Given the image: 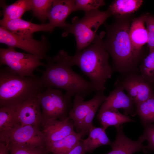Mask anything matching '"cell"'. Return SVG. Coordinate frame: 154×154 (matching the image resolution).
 <instances>
[{
    "label": "cell",
    "instance_id": "21",
    "mask_svg": "<svg viewBox=\"0 0 154 154\" xmlns=\"http://www.w3.org/2000/svg\"><path fill=\"white\" fill-rule=\"evenodd\" d=\"M97 117L102 127L105 130L110 126L116 127L127 122L135 121L127 116L121 114L117 109L99 111Z\"/></svg>",
    "mask_w": 154,
    "mask_h": 154
},
{
    "label": "cell",
    "instance_id": "15",
    "mask_svg": "<svg viewBox=\"0 0 154 154\" xmlns=\"http://www.w3.org/2000/svg\"><path fill=\"white\" fill-rule=\"evenodd\" d=\"M115 127L117 131L116 140L111 146L112 150L106 154H133L144 151L147 147L143 144L145 140L142 135L137 141H134L125 135L122 125Z\"/></svg>",
    "mask_w": 154,
    "mask_h": 154
},
{
    "label": "cell",
    "instance_id": "14",
    "mask_svg": "<svg viewBox=\"0 0 154 154\" xmlns=\"http://www.w3.org/2000/svg\"><path fill=\"white\" fill-rule=\"evenodd\" d=\"M73 121L69 117L63 120L50 119L44 121L40 130L45 135L46 144L56 141L75 132Z\"/></svg>",
    "mask_w": 154,
    "mask_h": 154
},
{
    "label": "cell",
    "instance_id": "28",
    "mask_svg": "<svg viewBox=\"0 0 154 154\" xmlns=\"http://www.w3.org/2000/svg\"><path fill=\"white\" fill-rule=\"evenodd\" d=\"M53 0H32L31 9L33 15L43 24L48 19V15Z\"/></svg>",
    "mask_w": 154,
    "mask_h": 154
},
{
    "label": "cell",
    "instance_id": "22",
    "mask_svg": "<svg viewBox=\"0 0 154 154\" xmlns=\"http://www.w3.org/2000/svg\"><path fill=\"white\" fill-rule=\"evenodd\" d=\"M32 0H19L10 5L3 3V19L11 20L21 18L23 14L31 10Z\"/></svg>",
    "mask_w": 154,
    "mask_h": 154
},
{
    "label": "cell",
    "instance_id": "7",
    "mask_svg": "<svg viewBox=\"0 0 154 154\" xmlns=\"http://www.w3.org/2000/svg\"><path fill=\"white\" fill-rule=\"evenodd\" d=\"M0 65H5L19 75L34 77V71L40 66L45 67L36 55L16 51L14 48L8 47L0 48Z\"/></svg>",
    "mask_w": 154,
    "mask_h": 154
},
{
    "label": "cell",
    "instance_id": "8",
    "mask_svg": "<svg viewBox=\"0 0 154 154\" xmlns=\"http://www.w3.org/2000/svg\"><path fill=\"white\" fill-rule=\"evenodd\" d=\"M0 42L9 47L18 48L27 53L37 56L40 59H45L50 45L44 36H42L40 40L34 39L33 36H24L16 34L0 27Z\"/></svg>",
    "mask_w": 154,
    "mask_h": 154
},
{
    "label": "cell",
    "instance_id": "29",
    "mask_svg": "<svg viewBox=\"0 0 154 154\" xmlns=\"http://www.w3.org/2000/svg\"><path fill=\"white\" fill-rule=\"evenodd\" d=\"M105 5L103 0H75L76 11L82 10L85 13L98 10Z\"/></svg>",
    "mask_w": 154,
    "mask_h": 154
},
{
    "label": "cell",
    "instance_id": "2",
    "mask_svg": "<svg viewBox=\"0 0 154 154\" xmlns=\"http://www.w3.org/2000/svg\"><path fill=\"white\" fill-rule=\"evenodd\" d=\"M70 56L63 50L53 57L47 56L45 69L41 71L40 79L46 88L63 89L72 97L79 94L84 98L96 92L95 88L90 81L73 70Z\"/></svg>",
    "mask_w": 154,
    "mask_h": 154
},
{
    "label": "cell",
    "instance_id": "5",
    "mask_svg": "<svg viewBox=\"0 0 154 154\" xmlns=\"http://www.w3.org/2000/svg\"><path fill=\"white\" fill-rule=\"evenodd\" d=\"M111 16L108 10L101 11L98 9L85 13L81 19L75 17L72 23H68L64 28L62 36L65 37L69 34L74 35L76 42V52H80L91 44L99 28Z\"/></svg>",
    "mask_w": 154,
    "mask_h": 154
},
{
    "label": "cell",
    "instance_id": "4",
    "mask_svg": "<svg viewBox=\"0 0 154 154\" xmlns=\"http://www.w3.org/2000/svg\"><path fill=\"white\" fill-rule=\"evenodd\" d=\"M46 87L40 77L21 76L8 67L0 70V107L16 109L36 97Z\"/></svg>",
    "mask_w": 154,
    "mask_h": 154
},
{
    "label": "cell",
    "instance_id": "10",
    "mask_svg": "<svg viewBox=\"0 0 154 154\" xmlns=\"http://www.w3.org/2000/svg\"><path fill=\"white\" fill-rule=\"evenodd\" d=\"M117 79L133 102L136 109L154 94L153 86L140 74H131Z\"/></svg>",
    "mask_w": 154,
    "mask_h": 154
},
{
    "label": "cell",
    "instance_id": "3",
    "mask_svg": "<svg viewBox=\"0 0 154 154\" xmlns=\"http://www.w3.org/2000/svg\"><path fill=\"white\" fill-rule=\"evenodd\" d=\"M106 32L96 34L91 44L82 50L70 56L73 66H78L90 80L96 92H103L106 84L112 76L113 70L109 64V55L103 38Z\"/></svg>",
    "mask_w": 154,
    "mask_h": 154
},
{
    "label": "cell",
    "instance_id": "33",
    "mask_svg": "<svg viewBox=\"0 0 154 154\" xmlns=\"http://www.w3.org/2000/svg\"><path fill=\"white\" fill-rule=\"evenodd\" d=\"M9 153L8 144L0 141V154H9Z\"/></svg>",
    "mask_w": 154,
    "mask_h": 154
},
{
    "label": "cell",
    "instance_id": "11",
    "mask_svg": "<svg viewBox=\"0 0 154 154\" xmlns=\"http://www.w3.org/2000/svg\"><path fill=\"white\" fill-rule=\"evenodd\" d=\"M114 86V89L110 92L101 106L99 111L121 108L123 110L124 115L135 116L137 114L136 109L131 99L125 93L124 90L117 80L115 83Z\"/></svg>",
    "mask_w": 154,
    "mask_h": 154
},
{
    "label": "cell",
    "instance_id": "26",
    "mask_svg": "<svg viewBox=\"0 0 154 154\" xmlns=\"http://www.w3.org/2000/svg\"><path fill=\"white\" fill-rule=\"evenodd\" d=\"M140 74L146 81L154 85V49H149L148 55L139 66Z\"/></svg>",
    "mask_w": 154,
    "mask_h": 154
},
{
    "label": "cell",
    "instance_id": "16",
    "mask_svg": "<svg viewBox=\"0 0 154 154\" xmlns=\"http://www.w3.org/2000/svg\"><path fill=\"white\" fill-rule=\"evenodd\" d=\"M75 11V0H53L48 13V23L54 29L56 27L64 29L68 24L66 18Z\"/></svg>",
    "mask_w": 154,
    "mask_h": 154
},
{
    "label": "cell",
    "instance_id": "25",
    "mask_svg": "<svg viewBox=\"0 0 154 154\" xmlns=\"http://www.w3.org/2000/svg\"><path fill=\"white\" fill-rule=\"evenodd\" d=\"M15 109L0 107V131L21 125L16 114Z\"/></svg>",
    "mask_w": 154,
    "mask_h": 154
},
{
    "label": "cell",
    "instance_id": "9",
    "mask_svg": "<svg viewBox=\"0 0 154 154\" xmlns=\"http://www.w3.org/2000/svg\"><path fill=\"white\" fill-rule=\"evenodd\" d=\"M0 141L45 147L46 144L45 136L39 129L21 125L0 131Z\"/></svg>",
    "mask_w": 154,
    "mask_h": 154
},
{
    "label": "cell",
    "instance_id": "34",
    "mask_svg": "<svg viewBox=\"0 0 154 154\" xmlns=\"http://www.w3.org/2000/svg\"><path fill=\"white\" fill-rule=\"evenodd\" d=\"M46 154H53L51 152H49L47 153Z\"/></svg>",
    "mask_w": 154,
    "mask_h": 154
},
{
    "label": "cell",
    "instance_id": "32",
    "mask_svg": "<svg viewBox=\"0 0 154 154\" xmlns=\"http://www.w3.org/2000/svg\"><path fill=\"white\" fill-rule=\"evenodd\" d=\"M86 153L84 143L82 139L77 145L67 154H86Z\"/></svg>",
    "mask_w": 154,
    "mask_h": 154
},
{
    "label": "cell",
    "instance_id": "12",
    "mask_svg": "<svg viewBox=\"0 0 154 154\" xmlns=\"http://www.w3.org/2000/svg\"><path fill=\"white\" fill-rule=\"evenodd\" d=\"M15 112L21 125L31 126L40 130L43 117L37 97L23 102L16 108Z\"/></svg>",
    "mask_w": 154,
    "mask_h": 154
},
{
    "label": "cell",
    "instance_id": "20",
    "mask_svg": "<svg viewBox=\"0 0 154 154\" xmlns=\"http://www.w3.org/2000/svg\"><path fill=\"white\" fill-rule=\"evenodd\" d=\"M105 130L102 127H96L94 125L90 130L88 137L82 139L84 144L87 153H92L97 148L105 145L111 146L113 142L109 139Z\"/></svg>",
    "mask_w": 154,
    "mask_h": 154
},
{
    "label": "cell",
    "instance_id": "31",
    "mask_svg": "<svg viewBox=\"0 0 154 154\" xmlns=\"http://www.w3.org/2000/svg\"><path fill=\"white\" fill-rule=\"evenodd\" d=\"M144 126V130L142 135L148 142L147 148L144 152L147 153L149 151H154V125L150 123Z\"/></svg>",
    "mask_w": 154,
    "mask_h": 154
},
{
    "label": "cell",
    "instance_id": "1",
    "mask_svg": "<svg viewBox=\"0 0 154 154\" xmlns=\"http://www.w3.org/2000/svg\"><path fill=\"white\" fill-rule=\"evenodd\" d=\"M129 15L114 16L113 23L104 24L106 34L104 40L105 48L112 57L113 71L122 77L131 74H140L141 56L135 52L131 45L129 31L133 19Z\"/></svg>",
    "mask_w": 154,
    "mask_h": 154
},
{
    "label": "cell",
    "instance_id": "30",
    "mask_svg": "<svg viewBox=\"0 0 154 154\" xmlns=\"http://www.w3.org/2000/svg\"><path fill=\"white\" fill-rule=\"evenodd\" d=\"M145 14V23L148 36L147 44L149 49H154V16L149 13Z\"/></svg>",
    "mask_w": 154,
    "mask_h": 154
},
{
    "label": "cell",
    "instance_id": "24",
    "mask_svg": "<svg viewBox=\"0 0 154 154\" xmlns=\"http://www.w3.org/2000/svg\"><path fill=\"white\" fill-rule=\"evenodd\" d=\"M136 114L144 126L154 122V94L136 108Z\"/></svg>",
    "mask_w": 154,
    "mask_h": 154
},
{
    "label": "cell",
    "instance_id": "27",
    "mask_svg": "<svg viewBox=\"0 0 154 154\" xmlns=\"http://www.w3.org/2000/svg\"><path fill=\"white\" fill-rule=\"evenodd\" d=\"M7 143L10 154H46L49 152L44 147L11 143Z\"/></svg>",
    "mask_w": 154,
    "mask_h": 154
},
{
    "label": "cell",
    "instance_id": "6",
    "mask_svg": "<svg viewBox=\"0 0 154 154\" xmlns=\"http://www.w3.org/2000/svg\"><path fill=\"white\" fill-rule=\"evenodd\" d=\"M37 98L40 104L43 122L50 119L63 120L68 117L72 106V97L59 89L47 87Z\"/></svg>",
    "mask_w": 154,
    "mask_h": 154
},
{
    "label": "cell",
    "instance_id": "18",
    "mask_svg": "<svg viewBox=\"0 0 154 154\" xmlns=\"http://www.w3.org/2000/svg\"><path fill=\"white\" fill-rule=\"evenodd\" d=\"M145 14L133 19L129 31V36L133 48L135 52L141 56L143 46L147 43L148 33L145 26Z\"/></svg>",
    "mask_w": 154,
    "mask_h": 154
},
{
    "label": "cell",
    "instance_id": "23",
    "mask_svg": "<svg viewBox=\"0 0 154 154\" xmlns=\"http://www.w3.org/2000/svg\"><path fill=\"white\" fill-rule=\"evenodd\" d=\"M143 2L142 0H115L108 10L112 16L130 15L138 10Z\"/></svg>",
    "mask_w": 154,
    "mask_h": 154
},
{
    "label": "cell",
    "instance_id": "19",
    "mask_svg": "<svg viewBox=\"0 0 154 154\" xmlns=\"http://www.w3.org/2000/svg\"><path fill=\"white\" fill-rule=\"evenodd\" d=\"M88 134L85 132H74L61 139L46 144L48 151L53 154H67L76 146L82 137Z\"/></svg>",
    "mask_w": 154,
    "mask_h": 154
},
{
    "label": "cell",
    "instance_id": "17",
    "mask_svg": "<svg viewBox=\"0 0 154 154\" xmlns=\"http://www.w3.org/2000/svg\"><path fill=\"white\" fill-rule=\"evenodd\" d=\"M1 26L16 34L24 36L32 37L33 34L38 31L51 32L54 29L48 23L37 24L21 18L8 20L2 19Z\"/></svg>",
    "mask_w": 154,
    "mask_h": 154
},
{
    "label": "cell",
    "instance_id": "13",
    "mask_svg": "<svg viewBox=\"0 0 154 154\" xmlns=\"http://www.w3.org/2000/svg\"><path fill=\"white\" fill-rule=\"evenodd\" d=\"M104 92H96L93 98L87 101H85L84 98L79 94L74 96L68 117L73 121L76 132H81L84 120L94 105L106 96Z\"/></svg>",
    "mask_w": 154,
    "mask_h": 154
}]
</instances>
